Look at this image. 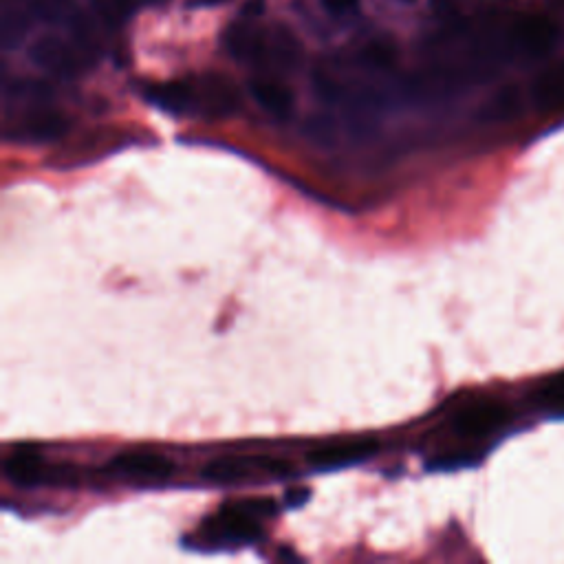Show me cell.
<instances>
[{"label":"cell","instance_id":"obj_1","mask_svg":"<svg viewBox=\"0 0 564 564\" xmlns=\"http://www.w3.org/2000/svg\"><path fill=\"white\" fill-rule=\"evenodd\" d=\"M227 51L236 60L269 71H291L300 62V45L287 29L267 36L245 25H234L227 34Z\"/></svg>","mask_w":564,"mask_h":564},{"label":"cell","instance_id":"obj_2","mask_svg":"<svg viewBox=\"0 0 564 564\" xmlns=\"http://www.w3.org/2000/svg\"><path fill=\"white\" fill-rule=\"evenodd\" d=\"M7 479L20 487L75 485L78 476L71 465H49L36 446H18L5 461Z\"/></svg>","mask_w":564,"mask_h":564},{"label":"cell","instance_id":"obj_3","mask_svg":"<svg viewBox=\"0 0 564 564\" xmlns=\"http://www.w3.org/2000/svg\"><path fill=\"white\" fill-rule=\"evenodd\" d=\"M199 534L208 547H247L260 540V525L236 503H225L214 516L205 518Z\"/></svg>","mask_w":564,"mask_h":564},{"label":"cell","instance_id":"obj_4","mask_svg":"<svg viewBox=\"0 0 564 564\" xmlns=\"http://www.w3.org/2000/svg\"><path fill=\"white\" fill-rule=\"evenodd\" d=\"M192 86V111L190 115H199L205 119H225L232 117L238 106H241V95H238L232 80L225 75L208 73L201 75Z\"/></svg>","mask_w":564,"mask_h":564},{"label":"cell","instance_id":"obj_5","mask_svg":"<svg viewBox=\"0 0 564 564\" xmlns=\"http://www.w3.org/2000/svg\"><path fill=\"white\" fill-rule=\"evenodd\" d=\"M69 119L60 111L47 106L29 108L16 122H9L5 128L7 141H20V144H51L69 133Z\"/></svg>","mask_w":564,"mask_h":564},{"label":"cell","instance_id":"obj_6","mask_svg":"<svg viewBox=\"0 0 564 564\" xmlns=\"http://www.w3.org/2000/svg\"><path fill=\"white\" fill-rule=\"evenodd\" d=\"M291 465L282 459L271 457H223L203 468V479L214 483H241L254 476H285Z\"/></svg>","mask_w":564,"mask_h":564},{"label":"cell","instance_id":"obj_7","mask_svg":"<svg viewBox=\"0 0 564 564\" xmlns=\"http://www.w3.org/2000/svg\"><path fill=\"white\" fill-rule=\"evenodd\" d=\"M507 419L509 410L503 401L485 397L472 401V404L457 412V417H454V430L465 439H481L505 426Z\"/></svg>","mask_w":564,"mask_h":564},{"label":"cell","instance_id":"obj_8","mask_svg":"<svg viewBox=\"0 0 564 564\" xmlns=\"http://www.w3.org/2000/svg\"><path fill=\"white\" fill-rule=\"evenodd\" d=\"M29 56L40 69H45L47 73L53 75H64V78L80 73L86 67L82 53L78 49H73L69 42H64L56 36L40 38L36 45L31 47Z\"/></svg>","mask_w":564,"mask_h":564},{"label":"cell","instance_id":"obj_9","mask_svg":"<svg viewBox=\"0 0 564 564\" xmlns=\"http://www.w3.org/2000/svg\"><path fill=\"white\" fill-rule=\"evenodd\" d=\"M108 470L130 476V479H166L175 472V465L164 454L153 450H128L113 457V461L108 463Z\"/></svg>","mask_w":564,"mask_h":564},{"label":"cell","instance_id":"obj_10","mask_svg":"<svg viewBox=\"0 0 564 564\" xmlns=\"http://www.w3.org/2000/svg\"><path fill=\"white\" fill-rule=\"evenodd\" d=\"M379 450L377 441H353V443H335V446H324L311 450L307 454L309 463L318 470H342L351 465L364 463L366 459L375 457Z\"/></svg>","mask_w":564,"mask_h":564},{"label":"cell","instance_id":"obj_11","mask_svg":"<svg viewBox=\"0 0 564 564\" xmlns=\"http://www.w3.org/2000/svg\"><path fill=\"white\" fill-rule=\"evenodd\" d=\"M558 29L545 16H527L518 20L514 27V40L516 45L523 49L529 56H542L547 53L553 42H556Z\"/></svg>","mask_w":564,"mask_h":564},{"label":"cell","instance_id":"obj_12","mask_svg":"<svg viewBox=\"0 0 564 564\" xmlns=\"http://www.w3.org/2000/svg\"><path fill=\"white\" fill-rule=\"evenodd\" d=\"M146 97L161 111L172 115H190L192 111V86L190 82H166L155 84L146 91Z\"/></svg>","mask_w":564,"mask_h":564},{"label":"cell","instance_id":"obj_13","mask_svg":"<svg viewBox=\"0 0 564 564\" xmlns=\"http://www.w3.org/2000/svg\"><path fill=\"white\" fill-rule=\"evenodd\" d=\"M249 93L256 100L260 108H265L267 113L276 117H287L294 108V95L287 89L285 84H280L276 80L260 78L249 84Z\"/></svg>","mask_w":564,"mask_h":564},{"label":"cell","instance_id":"obj_14","mask_svg":"<svg viewBox=\"0 0 564 564\" xmlns=\"http://www.w3.org/2000/svg\"><path fill=\"white\" fill-rule=\"evenodd\" d=\"M534 100L542 108L564 106V62L547 69L534 84Z\"/></svg>","mask_w":564,"mask_h":564},{"label":"cell","instance_id":"obj_15","mask_svg":"<svg viewBox=\"0 0 564 564\" xmlns=\"http://www.w3.org/2000/svg\"><path fill=\"white\" fill-rule=\"evenodd\" d=\"M520 111V95L516 89H505L498 93L494 100L485 106L483 117L485 119H512Z\"/></svg>","mask_w":564,"mask_h":564},{"label":"cell","instance_id":"obj_16","mask_svg":"<svg viewBox=\"0 0 564 564\" xmlns=\"http://www.w3.org/2000/svg\"><path fill=\"white\" fill-rule=\"evenodd\" d=\"M397 58V51L393 45H388V42H371L362 53V60L368 64L371 69H379V71H386L395 64Z\"/></svg>","mask_w":564,"mask_h":564},{"label":"cell","instance_id":"obj_17","mask_svg":"<svg viewBox=\"0 0 564 564\" xmlns=\"http://www.w3.org/2000/svg\"><path fill=\"white\" fill-rule=\"evenodd\" d=\"M476 463V454L474 452H450L443 454V457H437L428 465V470L435 472H454L461 468H470V465Z\"/></svg>","mask_w":564,"mask_h":564},{"label":"cell","instance_id":"obj_18","mask_svg":"<svg viewBox=\"0 0 564 564\" xmlns=\"http://www.w3.org/2000/svg\"><path fill=\"white\" fill-rule=\"evenodd\" d=\"M236 505L256 520L274 516L278 512V505L276 501H271V498H247V501H236Z\"/></svg>","mask_w":564,"mask_h":564},{"label":"cell","instance_id":"obj_19","mask_svg":"<svg viewBox=\"0 0 564 564\" xmlns=\"http://www.w3.org/2000/svg\"><path fill=\"white\" fill-rule=\"evenodd\" d=\"M540 399L547 401L549 406H564V373L556 375L542 386Z\"/></svg>","mask_w":564,"mask_h":564},{"label":"cell","instance_id":"obj_20","mask_svg":"<svg viewBox=\"0 0 564 564\" xmlns=\"http://www.w3.org/2000/svg\"><path fill=\"white\" fill-rule=\"evenodd\" d=\"M331 14H349L357 7V0H322Z\"/></svg>","mask_w":564,"mask_h":564},{"label":"cell","instance_id":"obj_21","mask_svg":"<svg viewBox=\"0 0 564 564\" xmlns=\"http://www.w3.org/2000/svg\"><path fill=\"white\" fill-rule=\"evenodd\" d=\"M263 14H265V0H247L243 5V16L247 20H254Z\"/></svg>","mask_w":564,"mask_h":564},{"label":"cell","instance_id":"obj_22","mask_svg":"<svg viewBox=\"0 0 564 564\" xmlns=\"http://www.w3.org/2000/svg\"><path fill=\"white\" fill-rule=\"evenodd\" d=\"M307 498H309L307 490H294V492H289V496H287V505L289 507H300V505L307 503Z\"/></svg>","mask_w":564,"mask_h":564},{"label":"cell","instance_id":"obj_23","mask_svg":"<svg viewBox=\"0 0 564 564\" xmlns=\"http://www.w3.org/2000/svg\"><path fill=\"white\" fill-rule=\"evenodd\" d=\"M208 3H223V0H208Z\"/></svg>","mask_w":564,"mask_h":564}]
</instances>
